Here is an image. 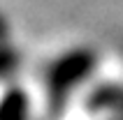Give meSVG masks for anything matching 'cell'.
<instances>
[{"instance_id":"obj_2","label":"cell","mask_w":123,"mask_h":120,"mask_svg":"<svg viewBox=\"0 0 123 120\" xmlns=\"http://www.w3.org/2000/svg\"><path fill=\"white\" fill-rule=\"evenodd\" d=\"M84 109L88 113H116L123 109V86L121 83H111V81H105V83H98L95 88H91V93H86L84 97Z\"/></svg>"},{"instance_id":"obj_1","label":"cell","mask_w":123,"mask_h":120,"mask_svg":"<svg viewBox=\"0 0 123 120\" xmlns=\"http://www.w3.org/2000/svg\"><path fill=\"white\" fill-rule=\"evenodd\" d=\"M98 67V53L91 46H72L63 51L47 69V99L49 109L58 113L65 109L68 99L91 79Z\"/></svg>"},{"instance_id":"obj_6","label":"cell","mask_w":123,"mask_h":120,"mask_svg":"<svg viewBox=\"0 0 123 120\" xmlns=\"http://www.w3.org/2000/svg\"><path fill=\"white\" fill-rule=\"evenodd\" d=\"M102 120H123V109H121V111H116V113H109V115H105Z\"/></svg>"},{"instance_id":"obj_4","label":"cell","mask_w":123,"mask_h":120,"mask_svg":"<svg viewBox=\"0 0 123 120\" xmlns=\"http://www.w3.org/2000/svg\"><path fill=\"white\" fill-rule=\"evenodd\" d=\"M21 65V53L7 42V44H0V81L12 76Z\"/></svg>"},{"instance_id":"obj_3","label":"cell","mask_w":123,"mask_h":120,"mask_svg":"<svg viewBox=\"0 0 123 120\" xmlns=\"http://www.w3.org/2000/svg\"><path fill=\"white\" fill-rule=\"evenodd\" d=\"M30 95L21 86H9L0 95V120H28Z\"/></svg>"},{"instance_id":"obj_5","label":"cell","mask_w":123,"mask_h":120,"mask_svg":"<svg viewBox=\"0 0 123 120\" xmlns=\"http://www.w3.org/2000/svg\"><path fill=\"white\" fill-rule=\"evenodd\" d=\"M9 35H12V26H9V19L0 12V44H7L9 42Z\"/></svg>"}]
</instances>
